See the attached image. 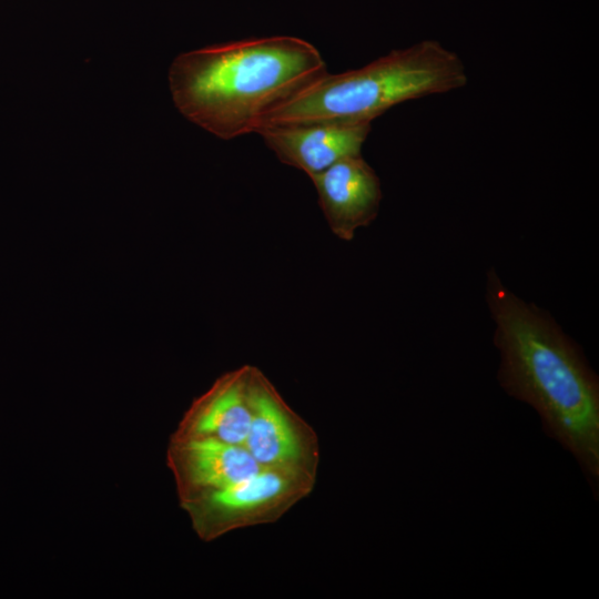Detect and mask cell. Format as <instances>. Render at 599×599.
<instances>
[{
  "label": "cell",
  "mask_w": 599,
  "mask_h": 599,
  "mask_svg": "<svg viewBox=\"0 0 599 599\" xmlns=\"http://www.w3.org/2000/svg\"><path fill=\"white\" fill-rule=\"evenodd\" d=\"M487 303L500 352L498 380L530 405L545 434L580 466L593 496L599 490V380L579 346L552 317L510 292L491 268Z\"/></svg>",
  "instance_id": "cell-1"
},
{
  "label": "cell",
  "mask_w": 599,
  "mask_h": 599,
  "mask_svg": "<svg viewBox=\"0 0 599 599\" xmlns=\"http://www.w3.org/2000/svg\"><path fill=\"white\" fill-rule=\"evenodd\" d=\"M327 73L318 49L276 35L177 55L169 70L173 103L189 121L231 140L257 133L268 115Z\"/></svg>",
  "instance_id": "cell-2"
},
{
  "label": "cell",
  "mask_w": 599,
  "mask_h": 599,
  "mask_svg": "<svg viewBox=\"0 0 599 599\" xmlns=\"http://www.w3.org/2000/svg\"><path fill=\"white\" fill-rule=\"evenodd\" d=\"M467 82L459 54L436 40H423L362 68L325 73L272 112L262 128L327 121L372 123L397 104L458 90Z\"/></svg>",
  "instance_id": "cell-3"
},
{
  "label": "cell",
  "mask_w": 599,
  "mask_h": 599,
  "mask_svg": "<svg viewBox=\"0 0 599 599\" xmlns=\"http://www.w3.org/2000/svg\"><path fill=\"white\" fill-rule=\"evenodd\" d=\"M315 470L263 467L223 490L182 504L196 535L214 540L234 529L271 522L313 488Z\"/></svg>",
  "instance_id": "cell-4"
},
{
  "label": "cell",
  "mask_w": 599,
  "mask_h": 599,
  "mask_svg": "<svg viewBox=\"0 0 599 599\" xmlns=\"http://www.w3.org/2000/svg\"><path fill=\"white\" fill-rule=\"evenodd\" d=\"M245 448L265 467L316 470L318 461L315 433L257 368L253 377L252 420Z\"/></svg>",
  "instance_id": "cell-5"
},
{
  "label": "cell",
  "mask_w": 599,
  "mask_h": 599,
  "mask_svg": "<svg viewBox=\"0 0 599 599\" xmlns=\"http://www.w3.org/2000/svg\"><path fill=\"white\" fill-rule=\"evenodd\" d=\"M166 464L175 480L180 505L223 490L265 467L243 446L213 438L173 436Z\"/></svg>",
  "instance_id": "cell-6"
},
{
  "label": "cell",
  "mask_w": 599,
  "mask_h": 599,
  "mask_svg": "<svg viewBox=\"0 0 599 599\" xmlns=\"http://www.w3.org/2000/svg\"><path fill=\"white\" fill-rule=\"evenodd\" d=\"M311 180L328 226L338 238L353 240L359 227L376 219L383 196L380 181L362 154L339 160Z\"/></svg>",
  "instance_id": "cell-7"
},
{
  "label": "cell",
  "mask_w": 599,
  "mask_h": 599,
  "mask_svg": "<svg viewBox=\"0 0 599 599\" xmlns=\"http://www.w3.org/2000/svg\"><path fill=\"white\" fill-rule=\"evenodd\" d=\"M372 123L313 122L258 130L277 159L309 177L345 158L361 155Z\"/></svg>",
  "instance_id": "cell-8"
},
{
  "label": "cell",
  "mask_w": 599,
  "mask_h": 599,
  "mask_svg": "<svg viewBox=\"0 0 599 599\" xmlns=\"http://www.w3.org/2000/svg\"><path fill=\"white\" fill-rule=\"evenodd\" d=\"M255 368L244 365L220 376L184 413L177 438H213L245 447L252 420Z\"/></svg>",
  "instance_id": "cell-9"
}]
</instances>
